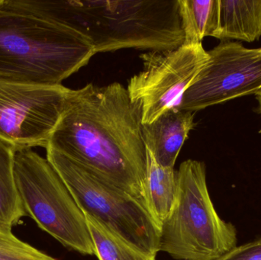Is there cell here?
I'll list each match as a JSON object with an SVG mask.
<instances>
[{"mask_svg":"<svg viewBox=\"0 0 261 260\" xmlns=\"http://www.w3.org/2000/svg\"><path fill=\"white\" fill-rule=\"evenodd\" d=\"M207 53L208 61L176 108L194 112L261 90V47L222 41Z\"/></svg>","mask_w":261,"mask_h":260,"instance_id":"9c48e42d","label":"cell"},{"mask_svg":"<svg viewBox=\"0 0 261 260\" xmlns=\"http://www.w3.org/2000/svg\"><path fill=\"white\" fill-rule=\"evenodd\" d=\"M99 260H156V255L144 253L124 241L93 217L84 213Z\"/></svg>","mask_w":261,"mask_h":260,"instance_id":"9a60e30c","label":"cell"},{"mask_svg":"<svg viewBox=\"0 0 261 260\" xmlns=\"http://www.w3.org/2000/svg\"><path fill=\"white\" fill-rule=\"evenodd\" d=\"M184 44H199L205 37L219 39L220 0H179Z\"/></svg>","mask_w":261,"mask_h":260,"instance_id":"4fadbf2b","label":"cell"},{"mask_svg":"<svg viewBox=\"0 0 261 260\" xmlns=\"http://www.w3.org/2000/svg\"><path fill=\"white\" fill-rule=\"evenodd\" d=\"M194 126V112L176 107L169 108L151 123L142 124L146 148L159 166L174 168L181 148Z\"/></svg>","mask_w":261,"mask_h":260,"instance_id":"30bf717a","label":"cell"},{"mask_svg":"<svg viewBox=\"0 0 261 260\" xmlns=\"http://www.w3.org/2000/svg\"><path fill=\"white\" fill-rule=\"evenodd\" d=\"M257 98V102H258V111L261 114V90L255 95Z\"/></svg>","mask_w":261,"mask_h":260,"instance_id":"ac0fdd59","label":"cell"},{"mask_svg":"<svg viewBox=\"0 0 261 260\" xmlns=\"http://www.w3.org/2000/svg\"><path fill=\"white\" fill-rule=\"evenodd\" d=\"M14 177L27 216L64 247L94 255L85 215L47 158L29 148L15 150Z\"/></svg>","mask_w":261,"mask_h":260,"instance_id":"8992f818","label":"cell"},{"mask_svg":"<svg viewBox=\"0 0 261 260\" xmlns=\"http://www.w3.org/2000/svg\"><path fill=\"white\" fill-rule=\"evenodd\" d=\"M75 91L0 79V139L16 150L47 148Z\"/></svg>","mask_w":261,"mask_h":260,"instance_id":"52a82bcc","label":"cell"},{"mask_svg":"<svg viewBox=\"0 0 261 260\" xmlns=\"http://www.w3.org/2000/svg\"><path fill=\"white\" fill-rule=\"evenodd\" d=\"M15 148L0 139V228L12 230L27 216L18 195L14 177Z\"/></svg>","mask_w":261,"mask_h":260,"instance_id":"5bb4252c","label":"cell"},{"mask_svg":"<svg viewBox=\"0 0 261 260\" xmlns=\"http://www.w3.org/2000/svg\"><path fill=\"white\" fill-rule=\"evenodd\" d=\"M216 260H261V238L236 247Z\"/></svg>","mask_w":261,"mask_h":260,"instance_id":"e0dca14e","label":"cell"},{"mask_svg":"<svg viewBox=\"0 0 261 260\" xmlns=\"http://www.w3.org/2000/svg\"><path fill=\"white\" fill-rule=\"evenodd\" d=\"M95 54L90 41L73 29L0 9V79L62 85Z\"/></svg>","mask_w":261,"mask_h":260,"instance_id":"3957f363","label":"cell"},{"mask_svg":"<svg viewBox=\"0 0 261 260\" xmlns=\"http://www.w3.org/2000/svg\"><path fill=\"white\" fill-rule=\"evenodd\" d=\"M0 260H58L0 228Z\"/></svg>","mask_w":261,"mask_h":260,"instance_id":"2e32d148","label":"cell"},{"mask_svg":"<svg viewBox=\"0 0 261 260\" xmlns=\"http://www.w3.org/2000/svg\"><path fill=\"white\" fill-rule=\"evenodd\" d=\"M46 151L47 160L84 213L135 248L156 256L160 228L141 201L61 153L50 148Z\"/></svg>","mask_w":261,"mask_h":260,"instance_id":"5b68a950","label":"cell"},{"mask_svg":"<svg viewBox=\"0 0 261 260\" xmlns=\"http://www.w3.org/2000/svg\"><path fill=\"white\" fill-rule=\"evenodd\" d=\"M0 9L73 29L90 41L96 53L175 50L185 40L179 0H3Z\"/></svg>","mask_w":261,"mask_h":260,"instance_id":"7a4b0ae2","label":"cell"},{"mask_svg":"<svg viewBox=\"0 0 261 260\" xmlns=\"http://www.w3.org/2000/svg\"><path fill=\"white\" fill-rule=\"evenodd\" d=\"M144 70L130 78L128 92L139 106L142 124H150L176 107L208 60L202 44L141 55Z\"/></svg>","mask_w":261,"mask_h":260,"instance_id":"ba28073f","label":"cell"},{"mask_svg":"<svg viewBox=\"0 0 261 260\" xmlns=\"http://www.w3.org/2000/svg\"><path fill=\"white\" fill-rule=\"evenodd\" d=\"M237 242L236 227L219 217L210 198L205 163L182 162L174 203L160 229V251L178 260H216Z\"/></svg>","mask_w":261,"mask_h":260,"instance_id":"277c9868","label":"cell"},{"mask_svg":"<svg viewBox=\"0 0 261 260\" xmlns=\"http://www.w3.org/2000/svg\"><path fill=\"white\" fill-rule=\"evenodd\" d=\"M47 148L93 171L146 207L147 155L141 112L122 84L90 83L76 90Z\"/></svg>","mask_w":261,"mask_h":260,"instance_id":"6da1fadb","label":"cell"},{"mask_svg":"<svg viewBox=\"0 0 261 260\" xmlns=\"http://www.w3.org/2000/svg\"><path fill=\"white\" fill-rule=\"evenodd\" d=\"M219 39L253 42L261 37V0H220Z\"/></svg>","mask_w":261,"mask_h":260,"instance_id":"8fae6325","label":"cell"},{"mask_svg":"<svg viewBox=\"0 0 261 260\" xmlns=\"http://www.w3.org/2000/svg\"><path fill=\"white\" fill-rule=\"evenodd\" d=\"M147 174L144 183V200L150 216L161 229L170 213L177 189V171L159 166L147 150Z\"/></svg>","mask_w":261,"mask_h":260,"instance_id":"7c38bea8","label":"cell"}]
</instances>
